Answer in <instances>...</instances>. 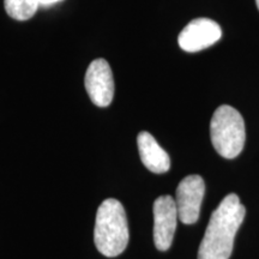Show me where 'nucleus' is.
<instances>
[{"label": "nucleus", "mask_w": 259, "mask_h": 259, "mask_svg": "<svg viewBox=\"0 0 259 259\" xmlns=\"http://www.w3.org/2000/svg\"><path fill=\"white\" fill-rule=\"evenodd\" d=\"M245 215V206L236 194L225 197L210 218L199 245L198 259H229Z\"/></svg>", "instance_id": "obj_1"}, {"label": "nucleus", "mask_w": 259, "mask_h": 259, "mask_svg": "<svg viewBox=\"0 0 259 259\" xmlns=\"http://www.w3.org/2000/svg\"><path fill=\"white\" fill-rule=\"evenodd\" d=\"M130 239L127 218L122 204L114 198L103 200L96 212L94 241L100 253L116 257L126 250Z\"/></svg>", "instance_id": "obj_2"}, {"label": "nucleus", "mask_w": 259, "mask_h": 259, "mask_svg": "<svg viewBox=\"0 0 259 259\" xmlns=\"http://www.w3.org/2000/svg\"><path fill=\"white\" fill-rule=\"evenodd\" d=\"M210 137L215 150L225 158H235L244 149L245 121L235 108L223 105L213 113L210 122Z\"/></svg>", "instance_id": "obj_3"}, {"label": "nucleus", "mask_w": 259, "mask_h": 259, "mask_svg": "<svg viewBox=\"0 0 259 259\" xmlns=\"http://www.w3.org/2000/svg\"><path fill=\"white\" fill-rule=\"evenodd\" d=\"M205 193V183L200 176L184 178L177 189L176 204L178 216L184 225H193L198 221L200 206Z\"/></svg>", "instance_id": "obj_4"}, {"label": "nucleus", "mask_w": 259, "mask_h": 259, "mask_svg": "<svg viewBox=\"0 0 259 259\" xmlns=\"http://www.w3.org/2000/svg\"><path fill=\"white\" fill-rule=\"evenodd\" d=\"M85 90L97 107H108L114 97V79L111 66L105 59H96L85 73Z\"/></svg>", "instance_id": "obj_5"}, {"label": "nucleus", "mask_w": 259, "mask_h": 259, "mask_svg": "<svg viewBox=\"0 0 259 259\" xmlns=\"http://www.w3.org/2000/svg\"><path fill=\"white\" fill-rule=\"evenodd\" d=\"M178 209L176 199L161 196L154 203V242L157 250H169L177 229Z\"/></svg>", "instance_id": "obj_6"}, {"label": "nucleus", "mask_w": 259, "mask_h": 259, "mask_svg": "<svg viewBox=\"0 0 259 259\" xmlns=\"http://www.w3.org/2000/svg\"><path fill=\"white\" fill-rule=\"evenodd\" d=\"M221 36V27L215 21L209 18H196L183 29L178 42L181 50L194 53L212 46Z\"/></svg>", "instance_id": "obj_7"}, {"label": "nucleus", "mask_w": 259, "mask_h": 259, "mask_svg": "<svg viewBox=\"0 0 259 259\" xmlns=\"http://www.w3.org/2000/svg\"><path fill=\"white\" fill-rule=\"evenodd\" d=\"M139 156L149 170L156 174L166 173L170 168L169 155L162 149L157 141L149 132H141L137 137Z\"/></svg>", "instance_id": "obj_8"}, {"label": "nucleus", "mask_w": 259, "mask_h": 259, "mask_svg": "<svg viewBox=\"0 0 259 259\" xmlns=\"http://www.w3.org/2000/svg\"><path fill=\"white\" fill-rule=\"evenodd\" d=\"M5 10L11 18L28 21L40 8L38 0H4Z\"/></svg>", "instance_id": "obj_9"}, {"label": "nucleus", "mask_w": 259, "mask_h": 259, "mask_svg": "<svg viewBox=\"0 0 259 259\" xmlns=\"http://www.w3.org/2000/svg\"><path fill=\"white\" fill-rule=\"evenodd\" d=\"M60 2H63V0H38L40 6H45V8H48V6H52V5H56Z\"/></svg>", "instance_id": "obj_10"}, {"label": "nucleus", "mask_w": 259, "mask_h": 259, "mask_svg": "<svg viewBox=\"0 0 259 259\" xmlns=\"http://www.w3.org/2000/svg\"><path fill=\"white\" fill-rule=\"evenodd\" d=\"M255 4H257V8L259 10V0H255Z\"/></svg>", "instance_id": "obj_11"}]
</instances>
